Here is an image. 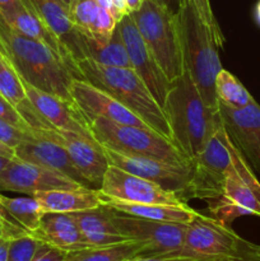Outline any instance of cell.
<instances>
[{
	"instance_id": "1",
	"label": "cell",
	"mask_w": 260,
	"mask_h": 261,
	"mask_svg": "<svg viewBox=\"0 0 260 261\" xmlns=\"http://www.w3.org/2000/svg\"><path fill=\"white\" fill-rule=\"evenodd\" d=\"M0 53L9 60L24 83L74 102L70 96L75 78L63 58L45 43L22 35L0 15Z\"/></svg>"
},
{
	"instance_id": "2",
	"label": "cell",
	"mask_w": 260,
	"mask_h": 261,
	"mask_svg": "<svg viewBox=\"0 0 260 261\" xmlns=\"http://www.w3.org/2000/svg\"><path fill=\"white\" fill-rule=\"evenodd\" d=\"M175 19L184 71L190 75L206 106L213 111H218L216 78L222 69L218 46L214 42L209 28L199 17L193 0H181Z\"/></svg>"
},
{
	"instance_id": "3",
	"label": "cell",
	"mask_w": 260,
	"mask_h": 261,
	"mask_svg": "<svg viewBox=\"0 0 260 261\" xmlns=\"http://www.w3.org/2000/svg\"><path fill=\"white\" fill-rule=\"evenodd\" d=\"M163 111L173 144L189 158L203 149L212 133L221 124L219 111L206 106L186 71L172 82Z\"/></svg>"
},
{
	"instance_id": "4",
	"label": "cell",
	"mask_w": 260,
	"mask_h": 261,
	"mask_svg": "<svg viewBox=\"0 0 260 261\" xmlns=\"http://www.w3.org/2000/svg\"><path fill=\"white\" fill-rule=\"evenodd\" d=\"M76 78H82L97 88L107 92L132 110L154 132L171 139V130L162 106L132 68L106 66L83 59L76 63Z\"/></svg>"
},
{
	"instance_id": "5",
	"label": "cell",
	"mask_w": 260,
	"mask_h": 261,
	"mask_svg": "<svg viewBox=\"0 0 260 261\" xmlns=\"http://www.w3.org/2000/svg\"><path fill=\"white\" fill-rule=\"evenodd\" d=\"M257 254H260L259 245L240 237L231 226L199 213L188 224L183 246L167 256L194 261H216Z\"/></svg>"
},
{
	"instance_id": "6",
	"label": "cell",
	"mask_w": 260,
	"mask_h": 261,
	"mask_svg": "<svg viewBox=\"0 0 260 261\" xmlns=\"http://www.w3.org/2000/svg\"><path fill=\"white\" fill-rule=\"evenodd\" d=\"M87 122L92 137L102 147L181 165L190 163V158L173 142L153 129L119 124L102 117L87 119Z\"/></svg>"
},
{
	"instance_id": "7",
	"label": "cell",
	"mask_w": 260,
	"mask_h": 261,
	"mask_svg": "<svg viewBox=\"0 0 260 261\" xmlns=\"http://www.w3.org/2000/svg\"><path fill=\"white\" fill-rule=\"evenodd\" d=\"M130 15L167 78L173 82L183 75L184 63L175 13L157 0H144L142 7Z\"/></svg>"
},
{
	"instance_id": "8",
	"label": "cell",
	"mask_w": 260,
	"mask_h": 261,
	"mask_svg": "<svg viewBox=\"0 0 260 261\" xmlns=\"http://www.w3.org/2000/svg\"><path fill=\"white\" fill-rule=\"evenodd\" d=\"M231 166L226 171L222 196L206 201L212 218L226 226L242 216L260 217V182L245 158L227 135Z\"/></svg>"
},
{
	"instance_id": "9",
	"label": "cell",
	"mask_w": 260,
	"mask_h": 261,
	"mask_svg": "<svg viewBox=\"0 0 260 261\" xmlns=\"http://www.w3.org/2000/svg\"><path fill=\"white\" fill-rule=\"evenodd\" d=\"M231 166V155L227 147V133L223 125L216 127L203 149L190 158L186 201L201 199L211 201L222 196L226 182V171Z\"/></svg>"
},
{
	"instance_id": "10",
	"label": "cell",
	"mask_w": 260,
	"mask_h": 261,
	"mask_svg": "<svg viewBox=\"0 0 260 261\" xmlns=\"http://www.w3.org/2000/svg\"><path fill=\"white\" fill-rule=\"evenodd\" d=\"M111 216L120 233L127 240L145 244V249L138 256L168 255L183 246L188 224L138 218L120 213L112 208Z\"/></svg>"
},
{
	"instance_id": "11",
	"label": "cell",
	"mask_w": 260,
	"mask_h": 261,
	"mask_svg": "<svg viewBox=\"0 0 260 261\" xmlns=\"http://www.w3.org/2000/svg\"><path fill=\"white\" fill-rule=\"evenodd\" d=\"M102 149L110 165L153 181L166 190L175 193L184 203H186V191L190 178V163L181 165L158 158L120 152L107 147H102Z\"/></svg>"
},
{
	"instance_id": "12",
	"label": "cell",
	"mask_w": 260,
	"mask_h": 261,
	"mask_svg": "<svg viewBox=\"0 0 260 261\" xmlns=\"http://www.w3.org/2000/svg\"><path fill=\"white\" fill-rule=\"evenodd\" d=\"M101 200L122 201L132 204H166L181 205L186 204L172 191H168L153 181L126 172L114 165H110L105 172L101 188Z\"/></svg>"
},
{
	"instance_id": "13",
	"label": "cell",
	"mask_w": 260,
	"mask_h": 261,
	"mask_svg": "<svg viewBox=\"0 0 260 261\" xmlns=\"http://www.w3.org/2000/svg\"><path fill=\"white\" fill-rule=\"evenodd\" d=\"M117 27L121 32L132 63V69L144 82L152 96L163 109L168 92L172 87V82L167 78L153 54L144 43L130 13L117 22Z\"/></svg>"
},
{
	"instance_id": "14",
	"label": "cell",
	"mask_w": 260,
	"mask_h": 261,
	"mask_svg": "<svg viewBox=\"0 0 260 261\" xmlns=\"http://www.w3.org/2000/svg\"><path fill=\"white\" fill-rule=\"evenodd\" d=\"M32 135L45 137L63 145L68 152L73 165L86 178L89 186L92 189L99 190L105 172L110 163L103 149L94 140V138L84 137L76 133L55 129V127L40 130V132L33 133Z\"/></svg>"
},
{
	"instance_id": "15",
	"label": "cell",
	"mask_w": 260,
	"mask_h": 261,
	"mask_svg": "<svg viewBox=\"0 0 260 261\" xmlns=\"http://www.w3.org/2000/svg\"><path fill=\"white\" fill-rule=\"evenodd\" d=\"M86 188L63 173L42 166L12 158L0 173V191L25 194L33 196L38 193L61 189Z\"/></svg>"
},
{
	"instance_id": "16",
	"label": "cell",
	"mask_w": 260,
	"mask_h": 261,
	"mask_svg": "<svg viewBox=\"0 0 260 261\" xmlns=\"http://www.w3.org/2000/svg\"><path fill=\"white\" fill-rule=\"evenodd\" d=\"M222 125L247 165L260 173V106L255 101L241 109L218 105Z\"/></svg>"
},
{
	"instance_id": "17",
	"label": "cell",
	"mask_w": 260,
	"mask_h": 261,
	"mask_svg": "<svg viewBox=\"0 0 260 261\" xmlns=\"http://www.w3.org/2000/svg\"><path fill=\"white\" fill-rule=\"evenodd\" d=\"M70 96L74 103L83 112L86 120L102 117V119L119 122V124L152 129L149 125L145 124L139 116H137L121 102L117 101L115 97L97 88L84 79L74 78L71 81Z\"/></svg>"
},
{
	"instance_id": "18",
	"label": "cell",
	"mask_w": 260,
	"mask_h": 261,
	"mask_svg": "<svg viewBox=\"0 0 260 261\" xmlns=\"http://www.w3.org/2000/svg\"><path fill=\"white\" fill-rule=\"evenodd\" d=\"M25 8L32 10L48 30L60 40L71 63L87 59V46L84 35L74 25L69 7L61 0H20Z\"/></svg>"
},
{
	"instance_id": "19",
	"label": "cell",
	"mask_w": 260,
	"mask_h": 261,
	"mask_svg": "<svg viewBox=\"0 0 260 261\" xmlns=\"http://www.w3.org/2000/svg\"><path fill=\"white\" fill-rule=\"evenodd\" d=\"M24 83V82H23ZM27 98L36 109V111L55 129L68 130L84 137L93 138L88 129V122L83 112L74 102L66 101L58 96L35 88L24 83Z\"/></svg>"
},
{
	"instance_id": "20",
	"label": "cell",
	"mask_w": 260,
	"mask_h": 261,
	"mask_svg": "<svg viewBox=\"0 0 260 261\" xmlns=\"http://www.w3.org/2000/svg\"><path fill=\"white\" fill-rule=\"evenodd\" d=\"M14 150V157L18 160L56 171L86 188H91L86 178L73 165L65 148L55 140L31 134Z\"/></svg>"
},
{
	"instance_id": "21",
	"label": "cell",
	"mask_w": 260,
	"mask_h": 261,
	"mask_svg": "<svg viewBox=\"0 0 260 261\" xmlns=\"http://www.w3.org/2000/svg\"><path fill=\"white\" fill-rule=\"evenodd\" d=\"M32 236L43 244L66 252L88 247L73 214L69 213H45L41 218L40 226Z\"/></svg>"
},
{
	"instance_id": "22",
	"label": "cell",
	"mask_w": 260,
	"mask_h": 261,
	"mask_svg": "<svg viewBox=\"0 0 260 261\" xmlns=\"http://www.w3.org/2000/svg\"><path fill=\"white\" fill-rule=\"evenodd\" d=\"M71 214L88 247L109 246L127 241L126 237L120 233L115 226L110 206L101 205L98 208Z\"/></svg>"
},
{
	"instance_id": "23",
	"label": "cell",
	"mask_w": 260,
	"mask_h": 261,
	"mask_svg": "<svg viewBox=\"0 0 260 261\" xmlns=\"http://www.w3.org/2000/svg\"><path fill=\"white\" fill-rule=\"evenodd\" d=\"M43 213H78L102 205L99 190L91 188L61 189L33 195Z\"/></svg>"
},
{
	"instance_id": "24",
	"label": "cell",
	"mask_w": 260,
	"mask_h": 261,
	"mask_svg": "<svg viewBox=\"0 0 260 261\" xmlns=\"http://www.w3.org/2000/svg\"><path fill=\"white\" fill-rule=\"evenodd\" d=\"M107 205L120 213L150 221L168 222V223L189 224L199 216V212L190 208L188 204L181 205H166V204H132L122 201H103Z\"/></svg>"
},
{
	"instance_id": "25",
	"label": "cell",
	"mask_w": 260,
	"mask_h": 261,
	"mask_svg": "<svg viewBox=\"0 0 260 261\" xmlns=\"http://www.w3.org/2000/svg\"><path fill=\"white\" fill-rule=\"evenodd\" d=\"M145 249V244L127 240L120 244L99 247H86L68 252L65 261H126L138 256Z\"/></svg>"
},
{
	"instance_id": "26",
	"label": "cell",
	"mask_w": 260,
	"mask_h": 261,
	"mask_svg": "<svg viewBox=\"0 0 260 261\" xmlns=\"http://www.w3.org/2000/svg\"><path fill=\"white\" fill-rule=\"evenodd\" d=\"M0 205L15 224L30 234L38 228L41 218L45 214L38 201L30 195L23 198H9L0 193Z\"/></svg>"
},
{
	"instance_id": "27",
	"label": "cell",
	"mask_w": 260,
	"mask_h": 261,
	"mask_svg": "<svg viewBox=\"0 0 260 261\" xmlns=\"http://www.w3.org/2000/svg\"><path fill=\"white\" fill-rule=\"evenodd\" d=\"M87 59L96 61L101 65L116 66V68H132L129 55L122 40L121 32L116 25L111 38L106 45H97L91 38L86 37Z\"/></svg>"
},
{
	"instance_id": "28",
	"label": "cell",
	"mask_w": 260,
	"mask_h": 261,
	"mask_svg": "<svg viewBox=\"0 0 260 261\" xmlns=\"http://www.w3.org/2000/svg\"><path fill=\"white\" fill-rule=\"evenodd\" d=\"M216 94L218 102L233 109H241L255 101L241 82L223 68L217 74Z\"/></svg>"
},
{
	"instance_id": "29",
	"label": "cell",
	"mask_w": 260,
	"mask_h": 261,
	"mask_svg": "<svg viewBox=\"0 0 260 261\" xmlns=\"http://www.w3.org/2000/svg\"><path fill=\"white\" fill-rule=\"evenodd\" d=\"M0 96L9 101L17 109L27 99L24 83L12 64L0 53Z\"/></svg>"
},
{
	"instance_id": "30",
	"label": "cell",
	"mask_w": 260,
	"mask_h": 261,
	"mask_svg": "<svg viewBox=\"0 0 260 261\" xmlns=\"http://www.w3.org/2000/svg\"><path fill=\"white\" fill-rule=\"evenodd\" d=\"M99 9L97 0H70L69 3L71 20L84 36L88 35Z\"/></svg>"
},
{
	"instance_id": "31",
	"label": "cell",
	"mask_w": 260,
	"mask_h": 261,
	"mask_svg": "<svg viewBox=\"0 0 260 261\" xmlns=\"http://www.w3.org/2000/svg\"><path fill=\"white\" fill-rule=\"evenodd\" d=\"M116 25L117 20L115 19L114 14L110 10L101 8L86 37L91 38L97 45L103 46L110 41Z\"/></svg>"
},
{
	"instance_id": "32",
	"label": "cell",
	"mask_w": 260,
	"mask_h": 261,
	"mask_svg": "<svg viewBox=\"0 0 260 261\" xmlns=\"http://www.w3.org/2000/svg\"><path fill=\"white\" fill-rule=\"evenodd\" d=\"M41 241L30 233L20 234L10 240L7 261H31Z\"/></svg>"
},
{
	"instance_id": "33",
	"label": "cell",
	"mask_w": 260,
	"mask_h": 261,
	"mask_svg": "<svg viewBox=\"0 0 260 261\" xmlns=\"http://www.w3.org/2000/svg\"><path fill=\"white\" fill-rule=\"evenodd\" d=\"M193 3L195 5V9L198 12L200 19L203 20L204 24L211 31L212 37H213L216 45L218 46V48L223 47L224 42H226V38H224L223 32H222L221 27H219L218 22H217L213 10H212L211 2L209 0H193Z\"/></svg>"
},
{
	"instance_id": "34",
	"label": "cell",
	"mask_w": 260,
	"mask_h": 261,
	"mask_svg": "<svg viewBox=\"0 0 260 261\" xmlns=\"http://www.w3.org/2000/svg\"><path fill=\"white\" fill-rule=\"evenodd\" d=\"M0 119L15 126L17 129L22 130L23 133L31 134L30 127H28L27 122L23 119L22 115L19 114V111L3 96H0Z\"/></svg>"
},
{
	"instance_id": "35",
	"label": "cell",
	"mask_w": 260,
	"mask_h": 261,
	"mask_svg": "<svg viewBox=\"0 0 260 261\" xmlns=\"http://www.w3.org/2000/svg\"><path fill=\"white\" fill-rule=\"evenodd\" d=\"M28 135L31 134L23 133L22 130L17 129L15 126L0 119V142H3L4 144L9 145V147L15 149Z\"/></svg>"
},
{
	"instance_id": "36",
	"label": "cell",
	"mask_w": 260,
	"mask_h": 261,
	"mask_svg": "<svg viewBox=\"0 0 260 261\" xmlns=\"http://www.w3.org/2000/svg\"><path fill=\"white\" fill-rule=\"evenodd\" d=\"M68 252L41 242L31 261H65Z\"/></svg>"
},
{
	"instance_id": "37",
	"label": "cell",
	"mask_w": 260,
	"mask_h": 261,
	"mask_svg": "<svg viewBox=\"0 0 260 261\" xmlns=\"http://www.w3.org/2000/svg\"><path fill=\"white\" fill-rule=\"evenodd\" d=\"M25 233L27 232L23 228H20L18 224H15L8 214L7 216H0V240L4 236H9L14 239V237Z\"/></svg>"
},
{
	"instance_id": "38",
	"label": "cell",
	"mask_w": 260,
	"mask_h": 261,
	"mask_svg": "<svg viewBox=\"0 0 260 261\" xmlns=\"http://www.w3.org/2000/svg\"><path fill=\"white\" fill-rule=\"evenodd\" d=\"M23 3L20 0H0V15L3 18L9 17Z\"/></svg>"
},
{
	"instance_id": "39",
	"label": "cell",
	"mask_w": 260,
	"mask_h": 261,
	"mask_svg": "<svg viewBox=\"0 0 260 261\" xmlns=\"http://www.w3.org/2000/svg\"><path fill=\"white\" fill-rule=\"evenodd\" d=\"M126 261H194L189 259H183V257L167 256V255H155V256H134Z\"/></svg>"
},
{
	"instance_id": "40",
	"label": "cell",
	"mask_w": 260,
	"mask_h": 261,
	"mask_svg": "<svg viewBox=\"0 0 260 261\" xmlns=\"http://www.w3.org/2000/svg\"><path fill=\"white\" fill-rule=\"evenodd\" d=\"M112 4H114V17L117 22H120L122 17L129 14L126 0H112Z\"/></svg>"
},
{
	"instance_id": "41",
	"label": "cell",
	"mask_w": 260,
	"mask_h": 261,
	"mask_svg": "<svg viewBox=\"0 0 260 261\" xmlns=\"http://www.w3.org/2000/svg\"><path fill=\"white\" fill-rule=\"evenodd\" d=\"M12 237L4 236L0 240V261L8 260V251H9V244Z\"/></svg>"
},
{
	"instance_id": "42",
	"label": "cell",
	"mask_w": 260,
	"mask_h": 261,
	"mask_svg": "<svg viewBox=\"0 0 260 261\" xmlns=\"http://www.w3.org/2000/svg\"><path fill=\"white\" fill-rule=\"evenodd\" d=\"M158 3H161L162 5H165L168 10H171L172 13H177L178 8H180L181 0H157Z\"/></svg>"
},
{
	"instance_id": "43",
	"label": "cell",
	"mask_w": 260,
	"mask_h": 261,
	"mask_svg": "<svg viewBox=\"0 0 260 261\" xmlns=\"http://www.w3.org/2000/svg\"><path fill=\"white\" fill-rule=\"evenodd\" d=\"M0 155H5V157L14 158V155H15L14 148L9 147V145H7V144H4L3 142H0Z\"/></svg>"
},
{
	"instance_id": "44",
	"label": "cell",
	"mask_w": 260,
	"mask_h": 261,
	"mask_svg": "<svg viewBox=\"0 0 260 261\" xmlns=\"http://www.w3.org/2000/svg\"><path fill=\"white\" fill-rule=\"evenodd\" d=\"M216 261H260V254H257V255H250V256L227 257V259L216 260Z\"/></svg>"
},
{
	"instance_id": "45",
	"label": "cell",
	"mask_w": 260,
	"mask_h": 261,
	"mask_svg": "<svg viewBox=\"0 0 260 261\" xmlns=\"http://www.w3.org/2000/svg\"><path fill=\"white\" fill-rule=\"evenodd\" d=\"M144 3V0H126V5H127V10L129 13L135 12V10L139 9L142 7V4Z\"/></svg>"
},
{
	"instance_id": "46",
	"label": "cell",
	"mask_w": 260,
	"mask_h": 261,
	"mask_svg": "<svg viewBox=\"0 0 260 261\" xmlns=\"http://www.w3.org/2000/svg\"><path fill=\"white\" fill-rule=\"evenodd\" d=\"M97 3H98L99 7L110 10L114 14V4H112V0H97Z\"/></svg>"
},
{
	"instance_id": "47",
	"label": "cell",
	"mask_w": 260,
	"mask_h": 261,
	"mask_svg": "<svg viewBox=\"0 0 260 261\" xmlns=\"http://www.w3.org/2000/svg\"><path fill=\"white\" fill-rule=\"evenodd\" d=\"M10 160H12V158L5 157V155H0V173L4 171V168L7 167V165L9 163Z\"/></svg>"
},
{
	"instance_id": "48",
	"label": "cell",
	"mask_w": 260,
	"mask_h": 261,
	"mask_svg": "<svg viewBox=\"0 0 260 261\" xmlns=\"http://www.w3.org/2000/svg\"><path fill=\"white\" fill-rule=\"evenodd\" d=\"M61 2H63L64 4H66L69 7V3H70V0H61Z\"/></svg>"
}]
</instances>
